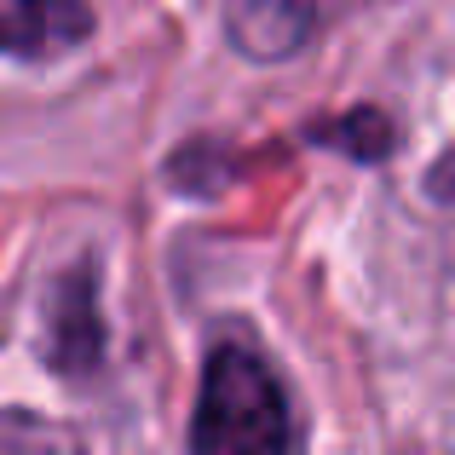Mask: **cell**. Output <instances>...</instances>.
I'll return each instance as SVG.
<instances>
[{
  "label": "cell",
  "instance_id": "cell-1",
  "mask_svg": "<svg viewBox=\"0 0 455 455\" xmlns=\"http://www.w3.org/2000/svg\"><path fill=\"white\" fill-rule=\"evenodd\" d=\"M190 450L196 455H294L300 450L289 387L254 346H213L208 369H202Z\"/></svg>",
  "mask_w": 455,
  "mask_h": 455
},
{
  "label": "cell",
  "instance_id": "cell-2",
  "mask_svg": "<svg viewBox=\"0 0 455 455\" xmlns=\"http://www.w3.org/2000/svg\"><path fill=\"white\" fill-rule=\"evenodd\" d=\"M92 35L87 0H0V52L6 58H64Z\"/></svg>",
  "mask_w": 455,
  "mask_h": 455
},
{
  "label": "cell",
  "instance_id": "cell-3",
  "mask_svg": "<svg viewBox=\"0 0 455 455\" xmlns=\"http://www.w3.org/2000/svg\"><path fill=\"white\" fill-rule=\"evenodd\" d=\"M323 6L329 0H231V46L254 64H277L294 58L317 35Z\"/></svg>",
  "mask_w": 455,
  "mask_h": 455
}]
</instances>
